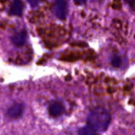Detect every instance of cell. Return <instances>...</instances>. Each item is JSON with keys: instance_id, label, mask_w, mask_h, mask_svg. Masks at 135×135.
I'll use <instances>...</instances> for the list:
<instances>
[{"instance_id": "6", "label": "cell", "mask_w": 135, "mask_h": 135, "mask_svg": "<svg viewBox=\"0 0 135 135\" xmlns=\"http://www.w3.org/2000/svg\"><path fill=\"white\" fill-rule=\"evenodd\" d=\"M26 39H27V34L24 31H21V32H18L15 35L12 36V42H13L14 45H18V46L24 45V43L26 42Z\"/></svg>"}, {"instance_id": "2", "label": "cell", "mask_w": 135, "mask_h": 135, "mask_svg": "<svg viewBox=\"0 0 135 135\" xmlns=\"http://www.w3.org/2000/svg\"><path fill=\"white\" fill-rule=\"evenodd\" d=\"M54 13L58 19H65L68 12V4L66 0H56L53 7Z\"/></svg>"}, {"instance_id": "7", "label": "cell", "mask_w": 135, "mask_h": 135, "mask_svg": "<svg viewBox=\"0 0 135 135\" xmlns=\"http://www.w3.org/2000/svg\"><path fill=\"white\" fill-rule=\"evenodd\" d=\"M78 135H98V134L94 129H93L92 128H90L88 126V127H84L80 129L79 131H78Z\"/></svg>"}, {"instance_id": "10", "label": "cell", "mask_w": 135, "mask_h": 135, "mask_svg": "<svg viewBox=\"0 0 135 135\" xmlns=\"http://www.w3.org/2000/svg\"><path fill=\"white\" fill-rule=\"evenodd\" d=\"M126 2L129 5V7H131L132 9L135 10V0H126Z\"/></svg>"}, {"instance_id": "1", "label": "cell", "mask_w": 135, "mask_h": 135, "mask_svg": "<svg viewBox=\"0 0 135 135\" xmlns=\"http://www.w3.org/2000/svg\"><path fill=\"white\" fill-rule=\"evenodd\" d=\"M110 114L104 108H95L90 112L87 117V124L90 128L96 131H104L107 129L110 123Z\"/></svg>"}, {"instance_id": "5", "label": "cell", "mask_w": 135, "mask_h": 135, "mask_svg": "<svg viewBox=\"0 0 135 135\" xmlns=\"http://www.w3.org/2000/svg\"><path fill=\"white\" fill-rule=\"evenodd\" d=\"M23 5L21 0H14L10 6V14L15 16H21L22 13Z\"/></svg>"}, {"instance_id": "4", "label": "cell", "mask_w": 135, "mask_h": 135, "mask_svg": "<svg viewBox=\"0 0 135 135\" xmlns=\"http://www.w3.org/2000/svg\"><path fill=\"white\" fill-rule=\"evenodd\" d=\"M48 110L52 117H58L64 112V107L59 102H54L49 105Z\"/></svg>"}, {"instance_id": "9", "label": "cell", "mask_w": 135, "mask_h": 135, "mask_svg": "<svg viewBox=\"0 0 135 135\" xmlns=\"http://www.w3.org/2000/svg\"><path fill=\"white\" fill-rule=\"evenodd\" d=\"M42 0H28V2L30 3L31 5H32V7H35L37 6L38 4H39L40 2H41Z\"/></svg>"}, {"instance_id": "11", "label": "cell", "mask_w": 135, "mask_h": 135, "mask_svg": "<svg viewBox=\"0 0 135 135\" xmlns=\"http://www.w3.org/2000/svg\"><path fill=\"white\" fill-rule=\"evenodd\" d=\"M77 4H79V5H81V4H83V3H85V1L86 0H74Z\"/></svg>"}, {"instance_id": "8", "label": "cell", "mask_w": 135, "mask_h": 135, "mask_svg": "<svg viewBox=\"0 0 135 135\" xmlns=\"http://www.w3.org/2000/svg\"><path fill=\"white\" fill-rule=\"evenodd\" d=\"M120 63H121V60H120V57L118 56H114L112 59V65L114 66V67H118V66L120 65Z\"/></svg>"}, {"instance_id": "3", "label": "cell", "mask_w": 135, "mask_h": 135, "mask_svg": "<svg viewBox=\"0 0 135 135\" xmlns=\"http://www.w3.org/2000/svg\"><path fill=\"white\" fill-rule=\"evenodd\" d=\"M23 112V105L21 104H15L8 109L7 115L10 118H17L21 116Z\"/></svg>"}]
</instances>
